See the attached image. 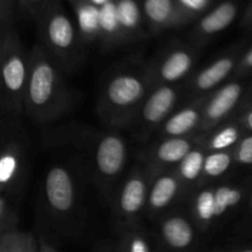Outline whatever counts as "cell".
Returning a JSON list of instances; mask_svg holds the SVG:
<instances>
[{"mask_svg": "<svg viewBox=\"0 0 252 252\" xmlns=\"http://www.w3.org/2000/svg\"><path fill=\"white\" fill-rule=\"evenodd\" d=\"M152 170L133 167L116 196V211L123 221H134L147 208Z\"/></svg>", "mask_w": 252, "mask_h": 252, "instance_id": "obj_8", "label": "cell"}, {"mask_svg": "<svg viewBox=\"0 0 252 252\" xmlns=\"http://www.w3.org/2000/svg\"><path fill=\"white\" fill-rule=\"evenodd\" d=\"M29 73V53L16 34L5 32L0 38V106L12 113L24 112Z\"/></svg>", "mask_w": 252, "mask_h": 252, "instance_id": "obj_3", "label": "cell"}, {"mask_svg": "<svg viewBox=\"0 0 252 252\" xmlns=\"http://www.w3.org/2000/svg\"><path fill=\"white\" fill-rule=\"evenodd\" d=\"M244 126H245L248 129L252 130V110L249 111V112L246 113L245 117H244Z\"/></svg>", "mask_w": 252, "mask_h": 252, "instance_id": "obj_34", "label": "cell"}, {"mask_svg": "<svg viewBox=\"0 0 252 252\" xmlns=\"http://www.w3.org/2000/svg\"><path fill=\"white\" fill-rule=\"evenodd\" d=\"M197 61L198 52L194 47L181 43L174 44L147 66L150 83L153 86L179 85L180 81L191 76Z\"/></svg>", "mask_w": 252, "mask_h": 252, "instance_id": "obj_6", "label": "cell"}, {"mask_svg": "<svg viewBox=\"0 0 252 252\" xmlns=\"http://www.w3.org/2000/svg\"><path fill=\"white\" fill-rule=\"evenodd\" d=\"M152 88L147 68L116 71L106 79L100 91L97 102L100 120L110 129L133 125Z\"/></svg>", "mask_w": 252, "mask_h": 252, "instance_id": "obj_2", "label": "cell"}, {"mask_svg": "<svg viewBox=\"0 0 252 252\" xmlns=\"http://www.w3.org/2000/svg\"><path fill=\"white\" fill-rule=\"evenodd\" d=\"M125 252H150V248L144 236L140 234L133 233L125 239L123 243Z\"/></svg>", "mask_w": 252, "mask_h": 252, "instance_id": "obj_28", "label": "cell"}, {"mask_svg": "<svg viewBox=\"0 0 252 252\" xmlns=\"http://www.w3.org/2000/svg\"><path fill=\"white\" fill-rule=\"evenodd\" d=\"M235 69V57L223 56L212 62L202 70L192 74L182 90L186 91L187 96L193 101L197 98L206 97L219 84L223 83Z\"/></svg>", "mask_w": 252, "mask_h": 252, "instance_id": "obj_11", "label": "cell"}, {"mask_svg": "<svg viewBox=\"0 0 252 252\" xmlns=\"http://www.w3.org/2000/svg\"><path fill=\"white\" fill-rule=\"evenodd\" d=\"M153 171V170H152ZM184 185L176 171H153L148 189L147 209L150 213H160L169 208L181 192Z\"/></svg>", "mask_w": 252, "mask_h": 252, "instance_id": "obj_13", "label": "cell"}, {"mask_svg": "<svg viewBox=\"0 0 252 252\" xmlns=\"http://www.w3.org/2000/svg\"><path fill=\"white\" fill-rule=\"evenodd\" d=\"M194 145V137L161 138L160 142L150 150L148 157L149 169L158 171L161 167L177 165Z\"/></svg>", "mask_w": 252, "mask_h": 252, "instance_id": "obj_15", "label": "cell"}, {"mask_svg": "<svg viewBox=\"0 0 252 252\" xmlns=\"http://www.w3.org/2000/svg\"><path fill=\"white\" fill-rule=\"evenodd\" d=\"M42 46L63 71H70L80 61L83 43L78 29L61 6L52 4L39 16Z\"/></svg>", "mask_w": 252, "mask_h": 252, "instance_id": "obj_4", "label": "cell"}, {"mask_svg": "<svg viewBox=\"0 0 252 252\" xmlns=\"http://www.w3.org/2000/svg\"><path fill=\"white\" fill-rule=\"evenodd\" d=\"M118 24L123 37L134 38L142 31V11L137 0H115Z\"/></svg>", "mask_w": 252, "mask_h": 252, "instance_id": "obj_21", "label": "cell"}, {"mask_svg": "<svg viewBox=\"0 0 252 252\" xmlns=\"http://www.w3.org/2000/svg\"><path fill=\"white\" fill-rule=\"evenodd\" d=\"M39 244L31 233L11 229L0 234V252H38Z\"/></svg>", "mask_w": 252, "mask_h": 252, "instance_id": "obj_24", "label": "cell"}, {"mask_svg": "<svg viewBox=\"0 0 252 252\" xmlns=\"http://www.w3.org/2000/svg\"><path fill=\"white\" fill-rule=\"evenodd\" d=\"M44 196L54 214L66 217L76 203V185L73 175L66 167L54 165L44 179Z\"/></svg>", "mask_w": 252, "mask_h": 252, "instance_id": "obj_9", "label": "cell"}, {"mask_svg": "<svg viewBox=\"0 0 252 252\" xmlns=\"http://www.w3.org/2000/svg\"><path fill=\"white\" fill-rule=\"evenodd\" d=\"M193 216L202 225H208L216 218L214 189H202L193 199Z\"/></svg>", "mask_w": 252, "mask_h": 252, "instance_id": "obj_25", "label": "cell"}, {"mask_svg": "<svg viewBox=\"0 0 252 252\" xmlns=\"http://www.w3.org/2000/svg\"><path fill=\"white\" fill-rule=\"evenodd\" d=\"M62 73L61 66L42 44L31 49L24 112L36 122H51L65 112L69 105V94Z\"/></svg>", "mask_w": 252, "mask_h": 252, "instance_id": "obj_1", "label": "cell"}, {"mask_svg": "<svg viewBox=\"0 0 252 252\" xmlns=\"http://www.w3.org/2000/svg\"><path fill=\"white\" fill-rule=\"evenodd\" d=\"M98 38L105 44H118L125 41L118 24L115 0L98 7Z\"/></svg>", "mask_w": 252, "mask_h": 252, "instance_id": "obj_20", "label": "cell"}, {"mask_svg": "<svg viewBox=\"0 0 252 252\" xmlns=\"http://www.w3.org/2000/svg\"><path fill=\"white\" fill-rule=\"evenodd\" d=\"M10 221H11V216H10L9 207L6 201L0 196V234L11 230Z\"/></svg>", "mask_w": 252, "mask_h": 252, "instance_id": "obj_31", "label": "cell"}, {"mask_svg": "<svg viewBox=\"0 0 252 252\" xmlns=\"http://www.w3.org/2000/svg\"><path fill=\"white\" fill-rule=\"evenodd\" d=\"M90 2H93L94 5H96V6H102L103 4H106L107 1H110V0H89Z\"/></svg>", "mask_w": 252, "mask_h": 252, "instance_id": "obj_36", "label": "cell"}, {"mask_svg": "<svg viewBox=\"0 0 252 252\" xmlns=\"http://www.w3.org/2000/svg\"><path fill=\"white\" fill-rule=\"evenodd\" d=\"M204 158H206V150L202 149L198 145H194L187 153L186 157L177 164V169L175 171L184 186L196 184L201 179L202 172H203Z\"/></svg>", "mask_w": 252, "mask_h": 252, "instance_id": "obj_23", "label": "cell"}, {"mask_svg": "<svg viewBox=\"0 0 252 252\" xmlns=\"http://www.w3.org/2000/svg\"><path fill=\"white\" fill-rule=\"evenodd\" d=\"M93 160L98 182L108 189L125 171L128 160L127 142L113 130L101 133L94 143Z\"/></svg>", "mask_w": 252, "mask_h": 252, "instance_id": "obj_5", "label": "cell"}, {"mask_svg": "<svg viewBox=\"0 0 252 252\" xmlns=\"http://www.w3.org/2000/svg\"><path fill=\"white\" fill-rule=\"evenodd\" d=\"M177 2L189 14H191L192 16H196L197 14L206 9L209 0H177Z\"/></svg>", "mask_w": 252, "mask_h": 252, "instance_id": "obj_30", "label": "cell"}, {"mask_svg": "<svg viewBox=\"0 0 252 252\" xmlns=\"http://www.w3.org/2000/svg\"><path fill=\"white\" fill-rule=\"evenodd\" d=\"M243 94V86L239 83H229L218 89L211 95L202 98V120L199 125V133L209 132L226 118V116L235 108Z\"/></svg>", "mask_w": 252, "mask_h": 252, "instance_id": "obj_10", "label": "cell"}, {"mask_svg": "<svg viewBox=\"0 0 252 252\" xmlns=\"http://www.w3.org/2000/svg\"><path fill=\"white\" fill-rule=\"evenodd\" d=\"M241 199V192L236 189L221 186L214 189V207L216 218L223 216L230 207L236 206Z\"/></svg>", "mask_w": 252, "mask_h": 252, "instance_id": "obj_27", "label": "cell"}, {"mask_svg": "<svg viewBox=\"0 0 252 252\" xmlns=\"http://www.w3.org/2000/svg\"><path fill=\"white\" fill-rule=\"evenodd\" d=\"M21 2L26 7V10L34 15H38V16H41L49 6L47 5V0H21Z\"/></svg>", "mask_w": 252, "mask_h": 252, "instance_id": "obj_32", "label": "cell"}, {"mask_svg": "<svg viewBox=\"0 0 252 252\" xmlns=\"http://www.w3.org/2000/svg\"><path fill=\"white\" fill-rule=\"evenodd\" d=\"M76 29L83 43L98 38V6L89 0H73Z\"/></svg>", "mask_w": 252, "mask_h": 252, "instance_id": "obj_17", "label": "cell"}, {"mask_svg": "<svg viewBox=\"0 0 252 252\" xmlns=\"http://www.w3.org/2000/svg\"><path fill=\"white\" fill-rule=\"evenodd\" d=\"M235 15V5L231 2H223L213 11L202 17L196 27V36L198 38H204V37H211L223 31L233 22Z\"/></svg>", "mask_w": 252, "mask_h": 252, "instance_id": "obj_18", "label": "cell"}, {"mask_svg": "<svg viewBox=\"0 0 252 252\" xmlns=\"http://www.w3.org/2000/svg\"><path fill=\"white\" fill-rule=\"evenodd\" d=\"M233 157L228 152H211L206 154L202 177L216 179L225 174L230 167Z\"/></svg>", "mask_w": 252, "mask_h": 252, "instance_id": "obj_26", "label": "cell"}, {"mask_svg": "<svg viewBox=\"0 0 252 252\" xmlns=\"http://www.w3.org/2000/svg\"><path fill=\"white\" fill-rule=\"evenodd\" d=\"M234 158L238 162L243 165L252 164V135L244 138L238 144Z\"/></svg>", "mask_w": 252, "mask_h": 252, "instance_id": "obj_29", "label": "cell"}, {"mask_svg": "<svg viewBox=\"0 0 252 252\" xmlns=\"http://www.w3.org/2000/svg\"><path fill=\"white\" fill-rule=\"evenodd\" d=\"M250 69H252V48L244 56L243 61H241L240 65H239V70L240 71L250 70Z\"/></svg>", "mask_w": 252, "mask_h": 252, "instance_id": "obj_33", "label": "cell"}, {"mask_svg": "<svg viewBox=\"0 0 252 252\" xmlns=\"http://www.w3.org/2000/svg\"><path fill=\"white\" fill-rule=\"evenodd\" d=\"M21 172V154L16 145L0 150V192L7 191L16 184Z\"/></svg>", "mask_w": 252, "mask_h": 252, "instance_id": "obj_22", "label": "cell"}, {"mask_svg": "<svg viewBox=\"0 0 252 252\" xmlns=\"http://www.w3.org/2000/svg\"><path fill=\"white\" fill-rule=\"evenodd\" d=\"M196 145L209 152H226L234 147L240 137V130L236 126L228 125L220 128H214L203 134L193 135Z\"/></svg>", "mask_w": 252, "mask_h": 252, "instance_id": "obj_19", "label": "cell"}, {"mask_svg": "<svg viewBox=\"0 0 252 252\" xmlns=\"http://www.w3.org/2000/svg\"><path fill=\"white\" fill-rule=\"evenodd\" d=\"M202 98L189 101L187 105L176 108L159 128L161 138L193 137L201 125Z\"/></svg>", "mask_w": 252, "mask_h": 252, "instance_id": "obj_14", "label": "cell"}, {"mask_svg": "<svg viewBox=\"0 0 252 252\" xmlns=\"http://www.w3.org/2000/svg\"><path fill=\"white\" fill-rule=\"evenodd\" d=\"M182 88L179 85H155L143 101L133 123L139 126L143 134L159 129L177 108Z\"/></svg>", "mask_w": 252, "mask_h": 252, "instance_id": "obj_7", "label": "cell"}, {"mask_svg": "<svg viewBox=\"0 0 252 252\" xmlns=\"http://www.w3.org/2000/svg\"><path fill=\"white\" fill-rule=\"evenodd\" d=\"M38 252H57V251L54 250L51 245H48V244L44 243V241H41V243H39Z\"/></svg>", "mask_w": 252, "mask_h": 252, "instance_id": "obj_35", "label": "cell"}, {"mask_svg": "<svg viewBox=\"0 0 252 252\" xmlns=\"http://www.w3.org/2000/svg\"><path fill=\"white\" fill-rule=\"evenodd\" d=\"M160 233L165 243L175 250H185L189 248L196 235L191 221L180 214H174L162 219Z\"/></svg>", "mask_w": 252, "mask_h": 252, "instance_id": "obj_16", "label": "cell"}, {"mask_svg": "<svg viewBox=\"0 0 252 252\" xmlns=\"http://www.w3.org/2000/svg\"><path fill=\"white\" fill-rule=\"evenodd\" d=\"M244 252H252V250H248V251H244Z\"/></svg>", "mask_w": 252, "mask_h": 252, "instance_id": "obj_37", "label": "cell"}, {"mask_svg": "<svg viewBox=\"0 0 252 252\" xmlns=\"http://www.w3.org/2000/svg\"><path fill=\"white\" fill-rule=\"evenodd\" d=\"M143 15L153 32L181 26L194 17L177 0H143Z\"/></svg>", "mask_w": 252, "mask_h": 252, "instance_id": "obj_12", "label": "cell"}]
</instances>
